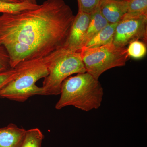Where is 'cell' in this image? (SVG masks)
I'll return each instance as SVG.
<instances>
[{
    "mask_svg": "<svg viewBox=\"0 0 147 147\" xmlns=\"http://www.w3.org/2000/svg\"><path fill=\"white\" fill-rule=\"evenodd\" d=\"M22 65L19 64L15 68L0 72V90L16 78L22 70Z\"/></svg>",
    "mask_w": 147,
    "mask_h": 147,
    "instance_id": "obj_16",
    "label": "cell"
},
{
    "mask_svg": "<svg viewBox=\"0 0 147 147\" xmlns=\"http://www.w3.org/2000/svg\"><path fill=\"white\" fill-rule=\"evenodd\" d=\"M80 53L86 72L97 79L108 69L124 66L130 59L127 47L117 46L113 42L100 47L83 48Z\"/></svg>",
    "mask_w": 147,
    "mask_h": 147,
    "instance_id": "obj_5",
    "label": "cell"
},
{
    "mask_svg": "<svg viewBox=\"0 0 147 147\" xmlns=\"http://www.w3.org/2000/svg\"><path fill=\"white\" fill-rule=\"evenodd\" d=\"M22 70L18 76L0 90V98L24 102L35 95H44L42 87L36 82L48 74L47 56L21 63Z\"/></svg>",
    "mask_w": 147,
    "mask_h": 147,
    "instance_id": "obj_3",
    "label": "cell"
},
{
    "mask_svg": "<svg viewBox=\"0 0 147 147\" xmlns=\"http://www.w3.org/2000/svg\"><path fill=\"white\" fill-rule=\"evenodd\" d=\"M44 135L38 128L26 130V135L20 147H41Z\"/></svg>",
    "mask_w": 147,
    "mask_h": 147,
    "instance_id": "obj_13",
    "label": "cell"
},
{
    "mask_svg": "<svg viewBox=\"0 0 147 147\" xmlns=\"http://www.w3.org/2000/svg\"><path fill=\"white\" fill-rule=\"evenodd\" d=\"M48 74L42 86L44 95H57L63 82L75 74L86 72L79 52L62 48L47 56Z\"/></svg>",
    "mask_w": 147,
    "mask_h": 147,
    "instance_id": "obj_4",
    "label": "cell"
},
{
    "mask_svg": "<svg viewBox=\"0 0 147 147\" xmlns=\"http://www.w3.org/2000/svg\"><path fill=\"white\" fill-rule=\"evenodd\" d=\"M21 2H28L32 3L37 4L36 0H19Z\"/></svg>",
    "mask_w": 147,
    "mask_h": 147,
    "instance_id": "obj_19",
    "label": "cell"
},
{
    "mask_svg": "<svg viewBox=\"0 0 147 147\" xmlns=\"http://www.w3.org/2000/svg\"><path fill=\"white\" fill-rule=\"evenodd\" d=\"M127 47L129 57L134 59H140L145 57L147 53V48L144 42L137 40L131 42Z\"/></svg>",
    "mask_w": 147,
    "mask_h": 147,
    "instance_id": "obj_15",
    "label": "cell"
},
{
    "mask_svg": "<svg viewBox=\"0 0 147 147\" xmlns=\"http://www.w3.org/2000/svg\"><path fill=\"white\" fill-rule=\"evenodd\" d=\"M108 21L100 12L99 7L90 14V18L84 42V46L93 37L108 25Z\"/></svg>",
    "mask_w": 147,
    "mask_h": 147,
    "instance_id": "obj_11",
    "label": "cell"
},
{
    "mask_svg": "<svg viewBox=\"0 0 147 147\" xmlns=\"http://www.w3.org/2000/svg\"><path fill=\"white\" fill-rule=\"evenodd\" d=\"M90 18V14L79 11L75 16L64 48L73 52H80Z\"/></svg>",
    "mask_w": 147,
    "mask_h": 147,
    "instance_id": "obj_7",
    "label": "cell"
},
{
    "mask_svg": "<svg viewBox=\"0 0 147 147\" xmlns=\"http://www.w3.org/2000/svg\"><path fill=\"white\" fill-rule=\"evenodd\" d=\"M60 94L55 105L57 110L71 105L88 112L100 108L104 92L98 79L86 72L66 79L61 86Z\"/></svg>",
    "mask_w": 147,
    "mask_h": 147,
    "instance_id": "obj_2",
    "label": "cell"
},
{
    "mask_svg": "<svg viewBox=\"0 0 147 147\" xmlns=\"http://www.w3.org/2000/svg\"><path fill=\"white\" fill-rule=\"evenodd\" d=\"M11 69L9 55L5 47L0 45V72L7 71Z\"/></svg>",
    "mask_w": 147,
    "mask_h": 147,
    "instance_id": "obj_18",
    "label": "cell"
},
{
    "mask_svg": "<svg viewBox=\"0 0 147 147\" xmlns=\"http://www.w3.org/2000/svg\"><path fill=\"white\" fill-rule=\"evenodd\" d=\"M117 24H108L90 39L83 48H94L100 47L113 42Z\"/></svg>",
    "mask_w": 147,
    "mask_h": 147,
    "instance_id": "obj_10",
    "label": "cell"
},
{
    "mask_svg": "<svg viewBox=\"0 0 147 147\" xmlns=\"http://www.w3.org/2000/svg\"><path fill=\"white\" fill-rule=\"evenodd\" d=\"M37 4L28 2L20 3H10L0 1V13H17L25 11L34 9L39 6Z\"/></svg>",
    "mask_w": 147,
    "mask_h": 147,
    "instance_id": "obj_12",
    "label": "cell"
},
{
    "mask_svg": "<svg viewBox=\"0 0 147 147\" xmlns=\"http://www.w3.org/2000/svg\"><path fill=\"white\" fill-rule=\"evenodd\" d=\"M74 17L63 0H46L34 9L0 15V45L11 68L63 48Z\"/></svg>",
    "mask_w": 147,
    "mask_h": 147,
    "instance_id": "obj_1",
    "label": "cell"
},
{
    "mask_svg": "<svg viewBox=\"0 0 147 147\" xmlns=\"http://www.w3.org/2000/svg\"><path fill=\"white\" fill-rule=\"evenodd\" d=\"M0 1H4L8 2L10 3H20L19 0H0Z\"/></svg>",
    "mask_w": 147,
    "mask_h": 147,
    "instance_id": "obj_20",
    "label": "cell"
},
{
    "mask_svg": "<svg viewBox=\"0 0 147 147\" xmlns=\"http://www.w3.org/2000/svg\"><path fill=\"white\" fill-rule=\"evenodd\" d=\"M79 11L90 14L96 10L101 0H77Z\"/></svg>",
    "mask_w": 147,
    "mask_h": 147,
    "instance_id": "obj_17",
    "label": "cell"
},
{
    "mask_svg": "<svg viewBox=\"0 0 147 147\" xmlns=\"http://www.w3.org/2000/svg\"><path fill=\"white\" fill-rule=\"evenodd\" d=\"M26 130L14 124L0 128V147H20Z\"/></svg>",
    "mask_w": 147,
    "mask_h": 147,
    "instance_id": "obj_9",
    "label": "cell"
},
{
    "mask_svg": "<svg viewBox=\"0 0 147 147\" xmlns=\"http://www.w3.org/2000/svg\"><path fill=\"white\" fill-rule=\"evenodd\" d=\"M147 39V16L125 15L116 26L113 42L119 47H126L137 40L146 42Z\"/></svg>",
    "mask_w": 147,
    "mask_h": 147,
    "instance_id": "obj_6",
    "label": "cell"
},
{
    "mask_svg": "<svg viewBox=\"0 0 147 147\" xmlns=\"http://www.w3.org/2000/svg\"><path fill=\"white\" fill-rule=\"evenodd\" d=\"M125 15L147 16V0H128L127 12Z\"/></svg>",
    "mask_w": 147,
    "mask_h": 147,
    "instance_id": "obj_14",
    "label": "cell"
},
{
    "mask_svg": "<svg viewBox=\"0 0 147 147\" xmlns=\"http://www.w3.org/2000/svg\"><path fill=\"white\" fill-rule=\"evenodd\" d=\"M126 1H128V0H126Z\"/></svg>",
    "mask_w": 147,
    "mask_h": 147,
    "instance_id": "obj_21",
    "label": "cell"
},
{
    "mask_svg": "<svg viewBox=\"0 0 147 147\" xmlns=\"http://www.w3.org/2000/svg\"><path fill=\"white\" fill-rule=\"evenodd\" d=\"M127 4L126 0H101L99 8L108 24H117L126 14Z\"/></svg>",
    "mask_w": 147,
    "mask_h": 147,
    "instance_id": "obj_8",
    "label": "cell"
}]
</instances>
